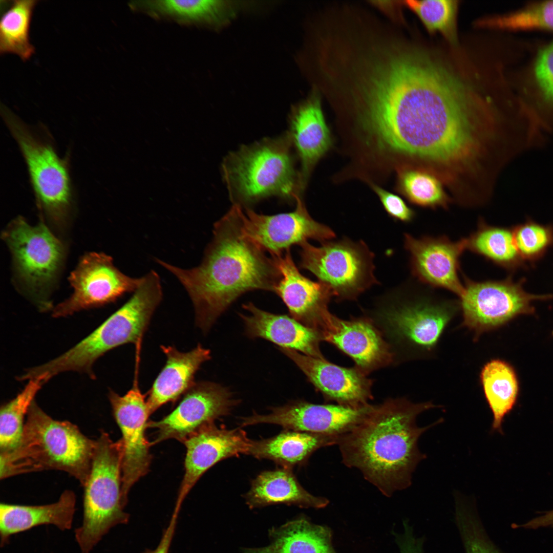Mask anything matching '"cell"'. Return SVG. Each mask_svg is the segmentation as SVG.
<instances>
[{
	"label": "cell",
	"instance_id": "cell-1",
	"mask_svg": "<svg viewBox=\"0 0 553 553\" xmlns=\"http://www.w3.org/2000/svg\"><path fill=\"white\" fill-rule=\"evenodd\" d=\"M466 86L441 62L413 48L389 122L397 163L433 174L452 194L487 175L508 135L500 113Z\"/></svg>",
	"mask_w": 553,
	"mask_h": 553
},
{
	"label": "cell",
	"instance_id": "cell-2",
	"mask_svg": "<svg viewBox=\"0 0 553 553\" xmlns=\"http://www.w3.org/2000/svg\"><path fill=\"white\" fill-rule=\"evenodd\" d=\"M243 209L232 205L214 225L212 238L197 267L183 269L156 258L187 292L197 325L206 333L240 296L254 290L275 292L281 273L274 258L243 230Z\"/></svg>",
	"mask_w": 553,
	"mask_h": 553
},
{
	"label": "cell",
	"instance_id": "cell-3",
	"mask_svg": "<svg viewBox=\"0 0 553 553\" xmlns=\"http://www.w3.org/2000/svg\"><path fill=\"white\" fill-rule=\"evenodd\" d=\"M435 407L431 402L414 403L404 398L373 405L356 426L339 437L343 463L359 470L385 496L409 487L412 474L426 457L418 449L420 436L442 421L419 427L416 418Z\"/></svg>",
	"mask_w": 553,
	"mask_h": 553
},
{
	"label": "cell",
	"instance_id": "cell-4",
	"mask_svg": "<svg viewBox=\"0 0 553 553\" xmlns=\"http://www.w3.org/2000/svg\"><path fill=\"white\" fill-rule=\"evenodd\" d=\"M95 440L73 423L55 420L34 400L27 413L22 435L12 450L0 453L1 479L19 474L58 470L83 486L90 472Z\"/></svg>",
	"mask_w": 553,
	"mask_h": 553
},
{
	"label": "cell",
	"instance_id": "cell-5",
	"mask_svg": "<svg viewBox=\"0 0 553 553\" xmlns=\"http://www.w3.org/2000/svg\"><path fill=\"white\" fill-rule=\"evenodd\" d=\"M296 158L287 132L229 153L221 172L232 205L250 209L271 197L296 201L303 193Z\"/></svg>",
	"mask_w": 553,
	"mask_h": 553
},
{
	"label": "cell",
	"instance_id": "cell-6",
	"mask_svg": "<svg viewBox=\"0 0 553 553\" xmlns=\"http://www.w3.org/2000/svg\"><path fill=\"white\" fill-rule=\"evenodd\" d=\"M162 297L160 276L151 270L143 276L140 285L122 306L73 347L34 367V374L45 375L49 380L60 373L76 371L94 378L92 366L101 356L125 344H139Z\"/></svg>",
	"mask_w": 553,
	"mask_h": 553
},
{
	"label": "cell",
	"instance_id": "cell-7",
	"mask_svg": "<svg viewBox=\"0 0 553 553\" xmlns=\"http://www.w3.org/2000/svg\"><path fill=\"white\" fill-rule=\"evenodd\" d=\"M1 114L24 158L41 216L55 225H65L75 206L68 159L58 154L44 126L25 123L5 106Z\"/></svg>",
	"mask_w": 553,
	"mask_h": 553
},
{
	"label": "cell",
	"instance_id": "cell-8",
	"mask_svg": "<svg viewBox=\"0 0 553 553\" xmlns=\"http://www.w3.org/2000/svg\"><path fill=\"white\" fill-rule=\"evenodd\" d=\"M122 455L121 440L114 442L108 433L101 431L95 440L89 476L83 486L82 524L75 530L81 553H90L111 528L129 520L122 495Z\"/></svg>",
	"mask_w": 553,
	"mask_h": 553
},
{
	"label": "cell",
	"instance_id": "cell-9",
	"mask_svg": "<svg viewBox=\"0 0 553 553\" xmlns=\"http://www.w3.org/2000/svg\"><path fill=\"white\" fill-rule=\"evenodd\" d=\"M22 291L41 311L52 308L50 295L63 266L65 247L43 221L29 224L18 216L2 233Z\"/></svg>",
	"mask_w": 553,
	"mask_h": 553
},
{
	"label": "cell",
	"instance_id": "cell-10",
	"mask_svg": "<svg viewBox=\"0 0 553 553\" xmlns=\"http://www.w3.org/2000/svg\"><path fill=\"white\" fill-rule=\"evenodd\" d=\"M422 293L414 300L380 307L369 317L396 357L410 347L431 350L437 343L456 308V304L436 301Z\"/></svg>",
	"mask_w": 553,
	"mask_h": 553
},
{
	"label": "cell",
	"instance_id": "cell-11",
	"mask_svg": "<svg viewBox=\"0 0 553 553\" xmlns=\"http://www.w3.org/2000/svg\"><path fill=\"white\" fill-rule=\"evenodd\" d=\"M299 246L300 267L312 272L339 300L356 299L377 282L373 253L364 243L343 241L315 247L306 241Z\"/></svg>",
	"mask_w": 553,
	"mask_h": 553
},
{
	"label": "cell",
	"instance_id": "cell-12",
	"mask_svg": "<svg viewBox=\"0 0 553 553\" xmlns=\"http://www.w3.org/2000/svg\"><path fill=\"white\" fill-rule=\"evenodd\" d=\"M464 290L459 297L463 324L476 336L501 326L522 315H534L535 301H546L553 295L534 294L523 287L525 279L515 282L511 276L500 281L476 282L464 276Z\"/></svg>",
	"mask_w": 553,
	"mask_h": 553
},
{
	"label": "cell",
	"instance_id": "cell-13",
	"mask_svg": "<svg viewBox=\"0 0 553 553\" xmlns=\"http://www.w3.org/2000/svg\"><path fill=\"white\" fill-rule=\"evenodd\" d=\"M71 295L53 307L52 316L65 317L75 312L112 303L124 294L134 292L143 276L132 278L116 267L112 258L103 252L84 254L69 277Z\"/></svg>",
	"mask_w": 553,
	"mask_h": 553
},
{
	"label": "cell",
	"instance_id": "cell-14",
	"mask_svg": "<svg viewBox=\"0 0 553 553\" xmlns=\"http://www.w3.org/2000/svg\"><path fill=\"white\" fill-rule=\"evenodd\" d=\"M227 387L211 381L195 382L177 407L147 427L157 430L153 443L169 438L183 442L204 426L230 413L239 402Z\"/></svg>",
	"mask_w": 553,
	"mask_h": 553
},
{
	"label": "cell",
	"instance_id": "cell-15",
	"mask_svg": "<svg viewBox=\"0 0 553 553\" xmlns=\"http://www.w3.org/2000/svg\"><path fill=\"white\" fill-rule=\"evenodd\" d=\"M295 202L294 211L273 215L243 209L244 233L271 256L281 254L309 239L326 242L335 237L330 228L311 218L302 196L297 197Z\"/></svg>",
	"mask_w": 553,
	"mask_h": 553
},
{
	"label": "cell",
	"instance_id": "cell-16",
	"mask_svg": "<svg viewBox=\"0 0 553 553\" xmlns=\"http://www.w3.org/2000/svg\"><path fill=\"white\" fill-rule=\"evenodd\" d=\"M108 397L122 433V495L126 504L130 488L147 473L151 463V443L145 435L150 414L145 396L136 381L125 395L110 390Z\"/></svg>",
	"mask_w": 553,
	"mask_h": 553
},
{
	"label": "cell",
	"instance_id": "cell-17",
	"mask_svg": "<svg viewBox=\"0 0 553 553\" xmlns=\"http://www.w3.org/2000/svg\"><path fill=\"white\" fill-rule=\"evenodd\" d=\"M372 405L354 408L339 405L314 404L304 400L271 408L267 414H253L241 420L242 427L272 423L285 430L341 437L365 417Z\"/></svg>",
	"mask_w": 553,
	"mask_h": 553
},
{
	"label": "cell",
	"instance_id": "cell-18",
	"mask_svg": "<svg viewBox=\"0 0 553 553\" xmlns=\"http://www.w3.org/2000/svg\"><path fill=\"white\" fill-rule=\"evenodd\" d=\"M317 331L326 341L351 357L366 375L394 365V355L379 329L367 316L345 320L330 312Z\"/></svg>",
	"mask_w": 553,
	"mask_h": 553
},
{
	"label": "cell",
	"instance_id": "cell-19",
	"mask_svg": "<svg viewBox=\"0 0 553 553\" xmlns=\"http://www.w3.org/2000/svg\"><path fill=\"white\" fill-rule=\"evenodd\" d=\"M405 247L410 254L411 271L418 281L459 297L462 294L459 271L460 257L466 250L465 238L453 241L445 236L416 238L406 233Z\"/></svg>",
	"mask_w": 553,
	"mask_h": 553
},
{
	"label": "cell",
	"instance_id": "cell-20",
	"mask_svg": "<svg viewBox=\"0 0 553 553\" xmlns=\"http://www.w3.org/2000/svg\"><path fill=\"white\" fill-rule=\"evenodd\" d=\"M279 349L302 371L326 402L359 408L373 399V380L355 367H344L292 349Z\"/></svg>",
	"mask_w": 553,
	"mask_h": 553
},
{
	"label": "cell",
	"instance_id": "cell-21",
	"mask_svg": "<svg viewBox=\"0 0 553 553\" xmlns=\"http://www.w3.org/2000/svg\"><path fill=\"white\" fill-rule=\"evenodd\" d=\"M250 440L237 428H219L214 423L203 426L183 442L186 448L185 474L176 503L182 505L191 488L209 468L219 461L246 454Z\"/></svg>",
	"mask_w": 553,
	"mask_h": 553
},
{
	"label": "cell",
	"instance_id": "cell-22",
	"mask_svg": "<svg viewBox=\"0 0 553 553\" xmlns=\"http://www.w3.org/2000/svg\"><path fill=\"white\" fill-rule=\"evenodd\" d=\"M271 256L281 273L274 292L286 306L290 316L317 331L329 311L328 304L333 296L331 290L325 284L303 275L293 260L290 249Z\"/></svg>",
	"mask_w": 553,
	"mask_h": 553
},
{
	"label": "cell",
	"instance_id": "cell-23",
	"mask_svg": "<svg viewBox=\"0 0 553 553\" xmlns=\"http://www.w3.org/2000/svg\"><path fill=\"white\" fill-rule=\"evenodd\" d=\"M287 132L300 163V179L303 192L315 164L332 145L321 95L316 91L292 108Z\"/></svg>",
	"mask_w": 553,
	"mask_h": 553
},
{
	"label": "cell",
	"instance_id": "cell-24",
	"mask_svg": "<svg viewBox=\"0 0 553 553\" xmlns=\"http://www.w3.org/2000/svg\"><path fill=\"white\" fill-rule=\"evenodd\" d=\"M246 313H239L245 335L273 343L279 348L295 350L306 355L325 359L322 353V341L318 331L290 316L266 311L251 302L243 305Z\"/></svg>",
	"mask_w": 553,
	"mask_h": 553
},
{
	"label": "cell",
	"instance_id": "cell-25",
	"mask_svg": "<svg viewBox=\"0 0 553 553\" xmlns=\"http://www.w3.org/2000/svg\"><path fill=\"white\" fill-rule=\"evenodd\" d=\"M161 349L166 361L148 392L146 400L150 415L184 394L195 383V375L201 366L211 358L210 350L200 344L187 352L169 346H161Z\"/></svg>",
	"mask_w": 553,
	"mask_h": 553
},
{
	"label": "cell",
	"instance_id": "cell-26",
	"mask_svg": "<svg viewBox=\"0 0 553 553\" xmlns=\"http://www.w3.org/2000/svg\"><path fill=\"white\" fill-rule=\"evenodd\" d=\"M76 496L64 491L56 502L44 505H26L1 503V546L8 543L12 535L41 525L52 524L61 530L72 527Z\"/></svg>",
	"mask_w": 553,
	"mask_h": 553
},
{
	"label": "cell",
	"instance_id": "cell-27",
	"mask_svg": "<svg viewBox=\"0 0 553 553\" xmlns=\"http://www.w3.org/2000/svg\"><path fill=\"white\" fill-rule=\"evenodd\" d=\"M244 498L251 509L280 504L320 509L329 502L325 497L309 493L299 482L291 469L284 467L261 473L251 482Z\"/></svg>",
	"mask_w": 553,
	"mask_h": 553
},
{
	"label": "cell",
	"instance_id": "cell-28",
	"mask_svg": "<svg viewBox=\"0 0 553 553\" xmlns=\"http://www.w3.org/2000/svg\"><path fill=\"white\" fill-rule=\"evenodd\" d=\"M339 437L285 430L271 438L250 440L247 455L291 469L307 462L318 449L337 444Z\"/></svg>",
	"mask_w": 553,
	"mask_h": 553
},
{
	"label": "cell",
	"instance_id": "cell-29",
	"mask_svg": "<svg viewBox=\"0 0 553 553\" xmlns=\"http://www.w3.org/2000/svg\"><path fill=\"white\" fill-rule=\"evenodd\" d=\"M270 543L245 548L243 553H337L332 531L327 526L313 523L304 517L289 521L268 531Z\"/></svg>",
	"mask_w": 553,
	"mask_h": 553
},
{
	"label": "cell",
	"instance_id": "cell-30",
	"mask_svg": "<svg viewBox=\"0 0 553 553\" xmlns=\"http://www.w3.org/2000/svg\"><path fill=\"white\" fill-rule=\"evenodd\" d=\"M130 5L154 16L185 25L218 26L233 15L230 5L217 0H154L134 1Z\"/></svg>",
	"mask_w": 553,
	"mask_h": 553
},
{
	"label": "cell",
	"instance_id": "cell-31",
	"mask_svg": "<svg viewBox=\"0 0 553 553\" xmlns=\"http://www.w3.org/2000/svg\"><path fill=\"white\" fill-rule=\"evenodd\" d=\"M484 395L493 414V430L501 432L505 416L514 407L519 394L517 373L508 363L493 359L485 364L480 373Z\"/></svg>",
	"mask_w": 553,
	"mask_h": 553
},
{
	"label": "cell",
	"instance_id": "cell-32",
	"mask_svg": "<svg viewBox=\"0 0 553 553\" xmlns=\"http://www.w3.org/2000/svg\"><path fill=\"white\" fill-rule=\"evenodd\" d=\"M466 239V249L495 264L515 271L527 265L515 246L512 227L488 225L480 218L477 229Z\"/></svg>",
	"mask_w": 553,
	"mask_h": 553
},
{
	"label": "cell",
	"instance_id": "cell-33",
	"mask_svg": "<svg viewBox=\"0 0 553 553\" xmlns=\"http://www.w3.org/2000/svg\"><path fill=\"white\" fill-rule=\"evenodd\" d=\"M36 0L14 1L0 22V53L17 55L23 61L35 52L30 40V28Z\"/></svg>",
	"mask_w": 553,
	"mask_h": 553
},
{
	"label": "cell",
	"instance_id": "cell-34",
	"mask_svg": "<svg viewBox=\"0 0 553 553\" xmlns=\"http://www.w3.org/2000/svg\"><path fill=\"white\" fill-rule=\"evenodd\" d=\"M396 172V189L411 203L431 209H448L452 202L442 182L432 173L413 167Z\"/></svg>",
	"mask_w": 553,
	"mask_h": 553
},
{
	"label": "cell",
	"instance_id": "cell-35",
	"mask_svg": "<svg viewBox=\"0 0 553 553\" xmlns=\"http://www.w3.org/2000/svg\"><path fill=\"white\" fill-rule=\"evenodd\" d=\"M42 375L29 380L22 391L2 406L0 413V453L13 450L18 444L29 408L42 386L46 382Z\"/></svg>",
	"mask_w": 553,
	"mask_h": 553
},
{
	"label": "cell",
	"instance_id": "cell-36",
	"mask_svg": "<svg viewBox=\"0 0 553 553\" xmlns=\"http://www.w3.org/2000/svg\"><path fill=\"white\" fill-rule=\"evenodd\" d=\"M404 2L417 15L429 32L441 33L453 45L457 42L458 1L409 0Z\"/></svg>",
	"mask_w": 553,
	"mask_h": 553
},
{
	"label": "cell",
	"instance_id": "cell-37",
	"mask_svg": "<svg viewBox=\"0 0 553 553\" xmlns=\"http://www.w3.org/2000/svg\"><path fill=\"white\" fill-rule=\"evenodd\" d=\"M478 25L507 30H553V1L531 5L507 15L484 19Z\"/></svg>",
	"mask_w": 553,
	"mask_h": 553
},
{
	"label": "cell",
	"instance_id": "cell-38",
	"mask_svg": "<svg viewBox=\"0 0 553 553\" xmlns=\"http://www.w3.org/2000/svg\"><path fill=\"white\" fill-rule=\"evenodd\" d=\"M512 229L515 246L525 263L540 260L553 246L552 225H543L528 219Z\"/></svg>",
	"mask_w": 553,
	"mask_h": 553
},
{
	"label": "cell",
	"instance_id": "cell-39",
	"mask_svg": "<svg viewBox=\"0 0 553 553\" xmlns=\"http://www.w3.org/2000/svg\"><path fill=\"white\" fill-rule=\"evenodd\" d=\"M455 519L466 553H501L488 537L471 504L458 500Z\"/></svg>",
	"mask_w": 553,
	"mask_h": 553
},
{
	"label": "cell",
	"instance_id": "cell-40",
	"mask_svg": "<svg viewBox=\"0 0 553 553\" xmlns=\"http://www.w3.org/2000/svg\"><path fill=\"white\" fill-rule=\"evenodd\" d=\"M537 82L543 93L547 111L540 124L546 134L553 135V44L539 53L535 67Z\"/></svg>",
	"mask_w": 553,
	"mask_h": 553
},
{
	"label": "cell",
	"instance_id": "cell-41",
	"mask_svg": "<svg viewBox=\"0 0 553 553\" xmlns=\"http://www.w3.org/2000/svg\"><path fill=\"white\" fill-rule=\"evenodd\" d=\"M367 181L377 194L384 208L390 216L405 222H409L414 219L415 215L414 211L400 197L383 189L373 182Z\"/></svg>",
	"mask_w": 553,
	"mask_h": 553
},
{
	"label": "cell",
	"instance_id": "cell-42",
	"mask_svg": "<svg viewBox=\"0 0 553 553\" xmlns=\"http://www.w3.org/2000/svg\"><path fill=\"white\" fill-rule=\"evenodd\" d=\"M179 511L180 510L174 508L168 525L164 530L158 545L154 550H147L145 553H168L175 533Z\"/></svg>",
	"mask_w": 553,
	"mask_h": 553
},
{
	"label": "cell",
	"instance_id": "cell-43",
	"mask_svg": "<svg viewBox=\"0 0 553 553\" xmlns=\"http://www.w3.org/2000/svg\"><path fill=\"white\" fill-rule=\"evenodd\" d=\"M548 526L553 527V510L547 512L544 515L536 518L520 526L526 528L535 529L540 527Z\"/></svg>",
	"mask_w": 553,
	"mask_h": 553
},
{
	"label": "cell",
	"instance_id": "cell-44",
	"mask_svg": "<svg viewBox=\"0 0 553 553\" xmlns=\"http://www.w3.org/2000/svg\"><path fill=\"white\" fill-rule=\"evenodd\" d=\"M423 546L420 544H414L406 548L401 553H424Z\"/></svg>",
	"mask_w": 553,
	"mask_h": 553
}]
</instances>
